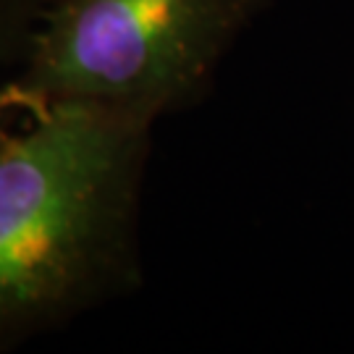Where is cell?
<instances>
[{
  "mask_svg": "<svg viewBox=\"0 0 354 354\" xmlns=\"http://www.w3.org/2000/svg\"><path fill=\"white\" fill-rule=\"evenodd\" d=\"M0 129V344L140 281L137 215L150 121L50 102Z\"/></svg>",
  "mask_w": 354,
  "mask_h": 354,
  "instance_id": "6da1fadb",
  "label": "cell"
},
{
  "mask_svg": "<svg viewBox=\"0 0 354 354\" xmlns=\"http://www.w3.org/2000/svg\"><path fill=\"white\" fill-rule=\"evenodd\" d=\"M270 0H45L11 108L89 102L155 124L207 92Z\"/></svg>",
  "mask_w": 354,
  "mask_h": 354,
  "instance_id": "7a4b0ae2",
  "label": "cell"
},
{
  "mask_svg": "<svg viewBox=\"0 0 354 354\" xmlns=\"http://www.w3.org/2000/svg\"><path fill=\"white\" fill-rule=\"evenodd\" d=\"M45 11V0H0V71H19L35 29Z\"/></svg>",
  "mask_w": 354,
  "mask_h": 354,
  "instance_id": "3957f363",
  "label": "cell"
},
{
  "mask_svg": "<svg viewBox=\"0 0 354 354\" xmlns=\"http://www.w3.org/2000/svg\"><path fill=\"white\" fill-rule=\"evenodd\" d=\"M11 108V102H8V97H6V92H3V87H0V115L6 113Z\"/></svg>",
  "mask_w": 354,
  "mask_h": 354,
  "instance_id": "277c9868",
  "label": "cell"
}]
</instances>
